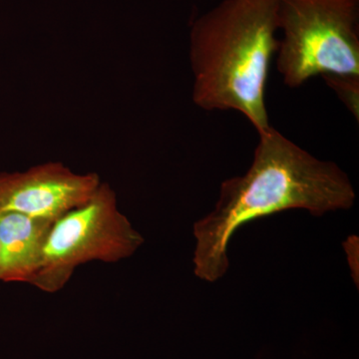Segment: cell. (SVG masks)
Returning a JSON list of instances; mask_svg holds the SVG:
<instances>
[{"label":"cell","instance_id":"cell-5","mask_svg":"<svg viewBox=\"0 0 359 359\" xmlns=\"http://www.w3.org/2000/svg\"><path fill=\"white\" fill-rule=\"evenodd\" d=\"M101 183L99 175L74 173L58 162L0 173V214L18 212L57 221L86 204Z\"/></svg>","mask_w":359,"mask_h":359},{"label":"cell","instance_id":"cell-4","mask_svg":"<svg viewBox=\"0 0 359 359\" xmlns=\"http://www.w3.org/2000/svg\"><path fill=\"white\" fill-rule=\"evenodd\" d=\"M143 244L141 233L118 209L114 191L101 183L86 204L53 224L41 264L29 285L54 294L65 287L81 264L118 263L133 256Z\"/></svg>","mask_w":359,"mask_h":359},{"label":"cell","instance_id":"cell-7","mask_svg":"<svg viewBox=\"0 0 359 359\" xmlns=\"http://www.w3.org/2000/svg\"><path fill=\"white\" fill-rule=\"evenodd\" d=\"M323 77L358 119L359 77L339 75H323Z\"/></svg>","mask_w":359,"mask_h":359},{"label":"cell","instance_id":"cell-1","mask_svg":"<svg viewBox=\"0 0 359 359\" xmlns=\"http://www.w3.org/2000/svg\"><path fill=\"white\" fill-rule=\"evenodd\" d=\"M259 138L247 173L224 181L214 211L194 224L201 280L216 282L226 273L231 238L249 222L292 209L320 217L354 204L353 184L334 162L313 157L273 127Z\"/></svg>","mask_w":359,"mask_h":359},{"label":"cell","instance_id":"cell-6","mask_svg":"<svg viewBox=\"0 0 359 359\" xmlns=\"http://www.w3.org/2000/svg\"><path fill=\"white\" fill-rule=\"evenodd\" d=\"M54 219L0 214V280L30 283L41 264Z\"/></svg>","mask_w":359,"mask_h":359},{"label":"cell","instance_id":"cell-3","mask_svg":"<svg viewBox=\"0 0 359 359\" xmlns=\"http://www.w3.org/2000/svg\"><path fill=\"white\" fill-rule=\"evenodd\" d=\"M276 66L297 88L316 75L359 77V0H278Z\"/></svg>","mask_w":359,"mask_h":359},{"label":"cell","instance_id":"cell-2","mask_svg":"<svg viewBox=\"0 0 359 359\" xmlns=\"http://www.w3.org/2000/svg\"><path fill=\"white\" fill-rule=\"evenodd\" d=\"M278 0H223L190 32L194 103L238 111L257 134L271 128L266 106L269 66L278 48Z\"/></svg>","mask_w":359,"mask_h":359}]
</instances>
